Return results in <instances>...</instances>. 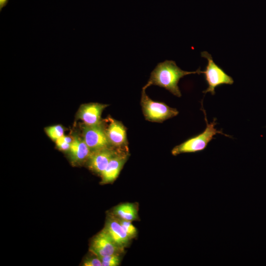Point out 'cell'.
Returning a JSON list of instances; mask_svg holds the SVG:
<instances>
[{
	"instance_id": "6da1fadb",
	"label": "cell",
	"mask_w": 266,
	"mask_h": 266,
	"mask_svg": "<svg viewBox=\"0 0 266 266\" xmlns=\"http://www.w3.org/2000/svg\"><path fill=\"white\" fill-rule=\"evenodd\" d=\"M202 71L198 68L194 71H188L181 69L176 63L171 60L158 64L151 72L147 83L142 89L146 90L151 85L164 88L173 95L180 98L181 93L178 87L180 79L184 76L191 74H201Z\"/></svg>"
},
{
	"instance_id": "5b68a950",
	"label": "cell",
	"mask_w": 266,
	"mask_h": 266,
	"mask_svg": "<svg viewBox=\"0 0 266 266\" xmlns=\"http://www.w3.org/2000/svg\"><path fill=\"white\" fill-rule=\"evenodd\" d=\"M103 123L110 145L117 150L129 152L127 129L124 124L110 116L103 120Z\"/></svg>"
},
{
	"instance_id": "ba28073f",
	"label": "cell",
	"mask_w": 266,
	"mask_h": 266,
	"mask_svg": "<svg viewBox=\"0 0 266 266\" xmlns=\"http://www.w3.org/2000/svg\"><path fill=\"white\" fill-rule=\"evenodd\" d=\"M108 106V104L97 102L82 104L77 111L76 118L86 125L99 124L102 121L101 114L103 111Z\"/></svg>"
},
{
	"instance_id": "2e32d148",
	"label": "cell",
	"mask_w": 266,
	"mask_h": 266,
	"mask_svg": "<svg viewBox=\"0 0 266 266\" xmlns=\"http://www.w3.org/2000/svg\"><path fill=\"white\" fill-rule=\"evenodd\" d=\"M121 254H116L100 258L102 266H117L120 264Z\"/></svg>"
},
{
	"instance_id": "e0dca14e",
	"label": "cell",
	"mask_w": 266,
	"mask_h": 266,
	"mask_svg": "<svg viewBox=\"0 0 266 266\" xmlns=\"http://www.w3.org/2000/svg\"><path fill=\"white\" fill-rule=\"evenodd\" d=\"M117 218L118 219L121 226L131 239L136 236L137 234V230L136 228L133 225L131 221L123 220L118 218Z\"/></svg>"
},
{
	"instance_id": "d6986e66",
	"label": "cell",
	"mask_w": 266,
	"mask_h": 266,
	"mask_svg": "<svg viewBox=\"0 0 266 266\" xmlns=\"http://www.w3.org/2000/svg\"><path fill=\"white\" fill-rule=\"evenodd\" d=\"M8 0H0V10L2 7L6 5Z\"/></svg>"
},
{
	"instance_id": "9c48e42d",
	"label": "cell",
	"mask_w": 266,
	"mask_h": 266,
	"mask_svg": "<svg viewBox=\"0 0 266 266\" xmlns=\"http://www.w3.org/2000/svg\"><path fill=\"white\" fill-rule=\"evenodd\" d=\"M120 151H124L110 147L92 152L87 162L88 167L100 175L110 161Z\"/></svg>"
},
{
	"instance_id": "7a4b0ae2",
	"label": "cell",
	"mask_w": 266,
	"mask_h": 266,
	"mask_svg": "<svg viewBox=\"0 0 266 266\" xmlns=\"http://www.w3.org/2000/svg\"><path fill=\"white\" fill-rule=\"evenodd\" d=\"M202 109L205 115L204 118L206 123L205 129L201 133L175 146L171 150L172 155L177 156L182 153H196L202 151L206 148L208 144L214 138V136L216 134H225L222 131L217 130L215 128L217 124L216 119H214L212 122L208 123L205 110L203 108Z\"/></svg>"
},
{
	"instance_id": "52a82bcc",
	"label": "cell",
	"mask_w": 266,
	"mask_h": 266,
	"mask_svg": "<svg viewBox=\"0 0 266 266\" xmlns=\"http://www.w3.org/2000/svg\"><path fill=\"white\" fill-rule=\"evenodd\" d=\"M124 250L119 247L104 229L93 238L90 251L99 258L121 254Z\"/></svg>"
},
{
	"instance_id": "5bb4252c",
	"label": "cell",
	"mask_w": 266,
	"mask_h": 266,
	"mask_svg": "<svg viewBox=\"0 0 266 266\" xmlns=\"http://www.w3.org/2000/svg\"><path fill=\"white\" fill-rule=\"evenodd\" d=\"M44 130L47 136L54 142L64 135L65 133V128L61 125L48 126Z\"/></svg>"
},
{
	"instance_id": "8992f818",
	"label": "cell",
	"mask_w": 266,
	"mask_h": 266,
	"mask_svg": "<svg viewBox=\"0 0 266 266\" xmlns=\"http://www.w3.org/2000/svg\"><path fill=\"white\" fill-rule=\"evenodd\" d=\"M81 129V136L92 152L112 147L107 138L103 120L95 125L82 124Z\"/></svg>"
},
{
	"instance_id": "ac0fdd59",
	"label": "cell",
	"mask_w": 266,
	"mask_h": 266,
	"mask_svg": "<svg viewBox=\"0 0 266 266\" xmlns=\"http://www.w3.org/2000/svg\"><path fill=\"white\" fill-rule=\"evenodd\" d=\"M84 266H102L101 261L99 257H90L86 259L83 263Z\"/></svg>"
},
{
	"instance_id": "8fae6325",
	"label": "cell",
	"mask_w": 266,
	"mask_h": 266,
	"mask_svg": "<svg viewBox=\"0 0 266 266\" xmlns=\"http://www.w3.org/2000/svg\"><path fill=\"white\" fill-rule=\"evenodd\" d=\"M104 229L116 245L123 250L132 239L121 226L118 219L113 215L107 220Z\"/></svg>"
},
{
	"instance_id": "4fadbf2b",
	"label": "cell",
	"mask_w": 266,
	"mask_h": 266,
	"mask_svg": "<svg viewBox=\"0 0 266 266\" xmlns=\"http://www.w3.org/2000/svg\"><path fill=\"white\" fill-rule=\"evenodd\" d=\"M112 215L123 220L133 221L138 218L137 205L133 203H124L115 206Z\"/></svg>"
},
{
	"instance_id": "9a60e30c",
	"label": "cell",
	"mask_w": 266,
	"mask_h": 266,
	"mask_svg": "<svg viewBox=\"0 0 266 266\" xmlns=\"http://www.w3.org/2000/svg\"><path fill=\"white\" fill-rule=\"evenodd\" d=\"M73 139V135L69 136L64 134L55 141L57 148L62 151L68 152Z\"/></svg>"
},
{
	"instance_id": "7c38bea8",
	"label": "cell",
	"mask_w": 266,
	"mask_h": 266,
	"mask_svg": "<svg viewBox=\"0 0 266 266\" xmlns=\"http://www.w3.org/2000/svg\"><path fill=\"white\" fill-rule=\"evenodd\" d=\"M73 139L68 151L69 158L73 164H81L88 160L92 151L82 136L73 135Z\"/></svg>"
},
{
	"instance_id": "277c9868",
	"label": "cell",
	"mask_w": 266,
	"mask_h": 266,
	"mask_svg": "<svg viewBox=\"0 0 266 266\" xmlns=\"http://www.w3.org/2000/svg\"><path fill=\"white\" fill-rule=\"evenodd\" d=\"M201 56L207 60L205 70L202 71L207 88L202 92L204 94L210 93L212 95L215 94V88L224 84L232 85L234 83L233 78L213 61L212 56L207 51L201 52Z\"/></svg>"
},
{
	"instance_id": "3957f363",
	"label": "cell",
	"mask_w": 266,
	"mask_h": 266,
	"mask_svg": "<svg viewBox=\"0 0 266 266\" xmlns=\"http://www.w3.org/2000/svg\"><path fill=\"white\" fill-rule=\"evenodd\" d=\"M142 89L140 100L142 111L145 119L148 121L162 123L177 116V109L170 107L163 102L154 101L146 94Z\"/></svg>"
},
{
	"instance_id": "30bf717a",
	"label": "cell",
	"mask_w": 266,
	"mask_h": 266,
	"mask_svg": "<svg viewBox=\"0 0 266 266\" xmlns=\"http://www.w3.org/2000/svg\"><path fill=\"white\" fill-rule=\"evenodd\" d=\"M129 157V152H119L109 162L100 176L102 184L113 182L118 177Z\"/></svg>"
}]
</instances>
